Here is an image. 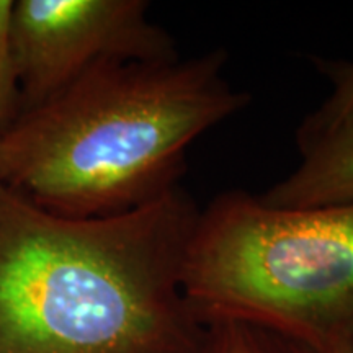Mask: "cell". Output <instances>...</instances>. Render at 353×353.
Masks as SVG:
<instances>
[{"label": "cell", "mask_w": 353, "mask_h": 353, "mask_svg": "<svg viewBox=\"0 0 353 353\" xmlns=\"http://www.w3.org/2000/svg\"><path fill=\"white\" fill-rule=\"evenodd\" d=\"M228 52L103 61L0 130V185L48 213L112 218L180 187L187 151L250 101Z\"/></svg>", "instance_id": "7a4b0ae2"}, {"label": "cell", "mask_w": 353, "mask_h": 353, "mask_svg": "<svg viewBox=\"0 0 353 353\" xmlns=\"http://www.w3.org/2000/svg\"><path fill=\"white\" fill-rule=\"evenodd\" d=\"M198 214L182 185L97 219L0 187V353H201L183 290Z\"/></svg>", "instance_id": "6da1fadb"}, {"label": "cell", "mask_w": 353, "mask_h": 353, "mask_svg": "<svg viewBox=\"0 0 353 353\" xmlns=\"http://www.w3.org/2000/svg\"><path fill=\"white\" fill-rule=\"evenodd\" d=\"M312 63L332 83V92L298 126L296 144L299 151L339 128L353 123V63L325 57H312Z\"/></svg>", "instance_id": "8992f818"}, {"label": "cell", "mask_w": 353, "mask_h": 353, "mask_svg": "<svg viewBox=\"0 0 353 353\" xmlns=\"http://www.w3.org/2000/svg\"><path fill=\"white\" fill-rule=\"evenodd\" d=\"M183 290L203 324L250 322L329 353L353 337V203L283 210L219 193L198 214Z\"/></svg>", "instance_id": "3957f363"}, {"label": "cell", "mask_w": 353, "mask_h": 353, "mask_svg": "<svg viewBox=\"0 0 353 353\" xmlns=\"http://www.w3.org/2000/svg\"><path fill=\"white\" fill-rule=\"evenodd\" d=\"M205 325L201 353H317L293 339L250 322L216 319Z\"/></svg>", "instance_id": "52a82bcc"}, {"label": "cell", "mask_w": 353, "mask_h": 353, "mask_svg": "<svg viewBox=\"0 0 353 353\" xmlns=\"http://www.w3.org/2000/svg\"><path fill=\"white\" fill-rule=\"evenodd\" d=\"M301 162L259 195L272 208L303 210L353 203V123L299 151Z\"/></svg>", "instance_id": "5b68a950"}, {"label": "cell", "mask_w": 353, "mask_h": 353, "mask_svg": "<svg viewBox=\"0 0 353 353\" xmlns=\"http://www.w3.org/2000/svg\"><path fill=\"white\" fill-rule=\"evenodd\" d=\"M329 353H353V337L347 339L342 343H339L337 347H334Z\"/></svg>", "instance_id": "9c48e42d"}, {"label": "cell", "mask_w": 353, "mask_h": 353, "mask_svg": "<svg viewBox=\"0 0 353 353\" xmlns=\"http://www.w3.org/2000/svg\"><path fill=\"white\" fill-rule=\"evenodd\" d=\"M0 187H2V185H0Z\"/></svg>", "instance_id": "30bf717a"}, {"label": "cell", "mask_w": 353, "mask_h": 353, "mask_svg": "<svg viewBox=\"0 0 353 353\" xmlns=\"http://www.w3.org/2000/svg\"><path fill=\"white\" fill-rule=\"evenodd\" d=\"M12 10V0H0V130L15 120L21 108L20 83L8 33Z\"/></svg>", "instance_id": "ba28073f"}, {"label": "cell", "mask_w": 353, "mask_h": 353, "mask_svg": "<svg viewBox=\"0 0 353 353\" xmlns=\"http://www.w3.org/2000/svg\"><path fill=\"white\" fill-rule=\"evenodd\" d=\"M145 0H19L10 46L21 108H34L103 61L179 57L175 39L149 20Z\"/></svg>", "instance_id": "277c9868"}]
</instances>
